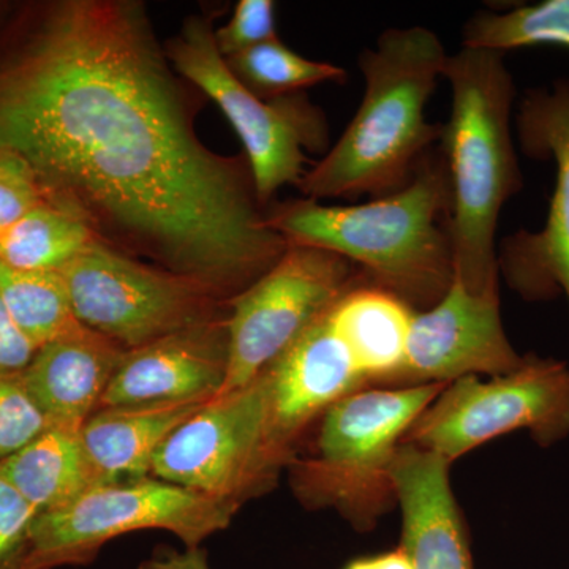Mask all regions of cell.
I'll return each mask as SVG.
<instances>
[{
	"label": "cell",
	"instance_id": "6da1fadb",
	"mask_svg": "<svg viewBox=\"0 0 569 569\" xmlns=\"http://www.w3.org/2000/svg\"><path fill=\"white\" fill-rule=\"evenodd\" d=\"M204 100L138 0L0 2V148L100 242L230 301L288 242L246 157L201 141Z\"/></svg>",
	"mask_w": 569,
	"mask_h": 569
},
{
	"label": "cell",
	"instance_id": "7a4b0ae2",
	"mask_svg": "<svg viewBox=\"0 0 569 569\" xmlns=\"http://www.w3.org/2000/svg\"><path fill=\"white\" fill-rule=\"evenodd\" d=\"M449 220L451 186L437 148L407 187L369 203L326 206L299 198L266 208V223L288 244L346 258L367 282L417 312L437 305L455 280Z\"/></svg>",
	"mask_w": 569,
	"mask_h": 569
},
{
	"label": "cell",
	"instance_id": "3957f363",
	"mask_svg": "<svg viewBox=\"0 0 569 569\" xmlns=\"http://www.w3.org/2000/svg\"><path fill=\"white\" fill-rule=\"evenodd\" d=\"M445 44L430 29H389L359 56L365 97L346 132L298 189L309 200L387 197L407 187L440 141L426 104L443 78Z\"/></svg>",
	"mask_w": 569,
	"mask_h": 569
},
{
	"label": "cell",
	"instance_id": "277c9868",
	"mask_svg": "<svg viewBox=\"0 0 569 569\" xmlns=\"http://www.w3.org/2000/svg\"><path fill=\"white\" fill-rule=\"evenodd\" d=\"M443 78L451 114L438 151L451 186L455 274L470 290H498V219L523 186L511 130L515 80L501 52L463 47L448 56Z\"/></svg>",
	"mask_w": 569,
	"mask_h": 569
},
{
	"label": "cell",
	"instance_id": "5b68a950",
	"mask_svg": "<svg viewBox=\"0 0 569 569\" xmlns=\"http://www.w3.org/2000/svg\"><path fill=\"white\" fill-rule=\"evenodd\" d=\"M445 387L359 389L335 403L321 418L316 455L295 463L301 500L373 526L396 501L391 471L403 437Z\"/></svg>",
	"mask_w": 569,
	"mask_h": 569
},
{
	"label": "cell",
	"instance_id": "8992f818",
	"mask_svg": "<svg viewBox=\"0 0 569 569\" xmlns=\"http://www.w3.org/2000/svg\"><path fill=\"white\" fill-rule=\"evenodd\" d=\"M211 18L190 14L164 43L174 70L206 99L216 102L241 138L258 200L268 208L284 186H299L307 173L306 152L329 151L325 112L305 93L263 100L234 77L217 48Z\"/></svg>",
	"mask_w": 569,
	"mask_h": 569
},
{
	"label": "cell",
	"instance_id": "52a82bcc",
	"mask_svg": "<svg viewBox=\"0 0 569 569\" xmlns=\"http://www.w3.org/2000/svg\"><path fill=\"white\" fill-rule=\"evenodd\" d=\"M241 505L156 477L107 482L69 507L37 516L26 569L82 567L112 539L142 530L173 533L186 548L227 530Z\"/></svg>",
	"mask_w": 569,
	"mask_h": 569
},
{
	"label": "cell",
	"instance_id": "ba28073f",
	"mask_svg": "<svg viewBox=\"0 0 569 569\" xmlns=\"http://www.w3.org/2000/svg\"><path fill=\"white\" fill-rule=\"evenodd\" d=\"M62 277L74 316L123 350L216 320L228 301L206 284L96 241Z\"/></svg>",
	"mask_w": 569,
	"mask_h": 569
},
{
	"label": "cell",
	"instance_id": "9c48e42d",
	"mask_svg": "<svg viewBox=\"0 0 569 569\" xmlns=\"http://www.w3.org/2000/svg\"><path fill=\"white\" fill-rule=\"evenodd\" d=\"M516 430L550 445L569 436V367L527 356L505 376L463 377L447 385L410 427L402 443L452 463Z\"/></svg>",
	"mask_w": 569,
	"mask_h": 569
},
{
	"label": "cell",
	"instance_id": "30bf717a",
	"mask_svg": "<svg viewBox=\"0 0 569 569\" xmlns=\"http://www.w3.org/2000/svg\"><path fill=\"white\" fill-rule=\"evenodd\" d=\"M361 280V272L339 254L288 244L268 272L228 301L230 365L217 397L252 383Z\"/></svg>",
	"mask_w": 569,
	"mask_h": 569
},
{
	"label": "cell",
	"instance_id": "8fae6325",
	"mask_svg": "<svg viewBox=\"0 0 569 569\" xmlns=\"http://www.w3.org/2000/svg\"><path fill=\"white\" fill-rule=\"evenodd\" d=\"M264 413L260 377L209 400L164 440L151 477L242 507L279 475L266 452Z\"/></svg>",
	"mask_w": 569,
	"mask_h": 569
},
{
	"label": "cell",
	"instance_id": "7c38bea8",
	"mask_svg": "<svg viewBox=\"0 0 569 569\" xmlns=\"http://www.w3.org/2000/svg\"><path fill=\"white\" fill-rule=\"evenodd\" d=\"M518 132L526 153L556 163V187L545 227L503 239L498 268L520 293L537 298L561 291L569 302V82L527 93Z\"/></svg>",
	"mask_w": 569,
	"mask_h": 569
},
{
	"label": "cell",
	"instance_id": "4fadbf2b",
	"mask_svg": "<svg viewBox=\"0 0 569 569\" xmlns=\"http://www.w3.org/2000/svg\"><path fill=\"white\" fill-rule=\"evenodd\" d=\"M522 362L501 323L498 290H470L455 274L437 305L413 313L396 387L505 376Z\"/></svg>",
	"mask_w": 569,
	"mask_h": 569
},
{
	"label": "cell",
	"instance_id": "5bb4252c",
	"mask_svg": "<svg viewBox=\"0 0 569 569\" xmlns=\"http://www.w3.org/2000/svg\"><path fill=\"white\" fill-rule=\"evenodd\" d=\"M258 377L264 389L266 452L277 473L291 463L299 438L313 421L366 387L328 312Z\"/></svg>",
	"mask_w": 569,
	"mask_h": 569
},
{
	"label": "cell",
	"instance_id": "9a60e30c",
	"mask_svg": "<svg viewBox=\"0 0 569 569\" xmlns=\"http://www.w3.org/2000/svg\"><path fill=\"white\" fill-rule=\"evenodd\" d=\"M227 317L127 350L97 410L216 399L230 365Z\"/></svg>",
	"mask_w": 569,
	"mask_h": 569
},
{
	"label": "cell",
	"instance_id": "2e32d148",
	"mask_svg": "<svg viewBox=\"0 0 569 569\" xmlns=\"http://www.w3.org/2000/svg\"><path fill=\"white\" fill-rule=\"evenodd\" d=\"M449 466L440 456L406 443L392 463V486L402 511L400 548L415 569H475Z\"/></svg>",
	"mask_w": 569,
	"mask_h": 569
},
{
	"label": "cell",
	"instance_id": "e0dca14e",
	"mask_svg": "<svg viewBox=\"0 0 569 569\" xmlns=\"http://www.w3.org/2000/svg\"><path fill=\"white\" fill-rule=\"evenodd\" d=\"M126 351L84 326L36 350L21 373L54 426L81 427L102 402Z\"/></svg>",
	"mask_w": 569,
	"mask_h": 569
},
{
	"label": "cell",
	"instance_id": "ac0fdd59",
	"mask_svg": "<svg viewBox=\"0 0 569 569\" xmlns=\"http://www.w3.org/2000/svg\"><path fill=\"white\" fill-rule=\"evenodd\" d=\"M209 400L100 408L81 426L86 455L100 485L151 477L153 456Z\"/></svg>",
	"mask_w": 569,
	"mask_h": 569
},
{
	"label": "cell",
	"instance_id": "d6986e66",
	"mask_svg": "<svg viewBox=\"0 0 569 569\" xmlns=\"http://www.w3.org/2000/svg\"><path fill=\"white\" fill-rule=\"evenodd\" d=\"M417 310L383 288L361 280L328 310L329 321L366 385H396L406 365Z\"/></svg>",
	"mask_w": 569,
	"mask_h": 569
},
{
	"label": "cell",
	"instance_id": "ffe728a7",
	"mask_svg": "<svg viewBox=\"0 0 569 569\" xmlns=\"http://www.w3.org/2000/svg\"><path fill=\"white\" fill-rule=\"evenodd\" d=\"M0 473L37 515L69 507L100 485L82 445L81 427H50L28 447L3 460Z\"/></svg>",
	"mask_w": 569,
	"mask_h": 569
},
{
	"label": "cell",
	"instance_id": "44dd1931",
	"mask_svg": "<svg viewBox=\"0 0 569 569\" xmlns=\"http://www.w3.org/2000/svg\"><path fill=\"white\" fill-rule=\"evenodd\" d=\"M96 241L84 220L48 200L0 234V263L21 271L59 272Z\"/></svg>",
	"mask_w": 569,
	"mask_h": 569
},
{
	"label": "cell",
	"instance_id": "7402d4cb",
	"mask_svg": "<svg viewBox=\"0 0 569 569\" xmlns=\"http://www.w3.org/2000/svg\"><path fill=\"white\" fill-rule=\"evenodd\" d=\"M0 302L36 350L84 328L59 272L21 271L0 263Z\"/></svg>",
	"mask_w": 569,
	"mask_h": 569
},
{
	"label": "cell",
	"instance_id": "603a6c76",
	"mask_svg": "<svg viewBox=\"0 0 569 569\" xmlns=\"http://www.w3.org/2000/svg\"><path fill=\"white\" fill-rule=\"evenodd\" d=\"M463 48L501 52L530 47L569 50V0H542L505 13L481 11L463 26Z\"/></svg>",
	"mask_w": 569,
	"mask_h": 569
},
{
	"label": "cell",
	"instance_id": "cb8c5ba5",
	"mask_svg": "<svg viewBox=\"0 0 569 569\" xmlns=\"http://www.w3.org/2000/svg\"><path fill=\"white\" fill-rule=\"evenodd\" d=\"M224 61L234 77L263 100L298 96L312 86L346 80V70L332 63L310 61L280 39L266 41Z\"/></svg>",
	"mask_w": 569,
	"mask_h": 569
},
{
	"label": "cell",
	"instance_id": "d4e9b609",
	"mask_svg": "<svg viewBox=\"0 0 569 569\" xmlns=\"http://www.w3.org/2000/svg\"><path fill=\"white\" fill-rule=\"evenodd\" d=\"M54 426L26 387L21 372L0 373V463Z\"/></svg>",
	"mask_w": 569,
	"mask_h": 569
},
{
	"label": "cell",
	"instance_id": "484cf974",
	"mask_svg": "<svg viewBox=\"0 0 569 569\" xmlns=\"http://www.w3.org/2000/svg\"><path fill=\"white\" fill-rule=\"evenodd\" d=\"M48 200L50 193L32 164L20 153L0 148V234Z\"/></svg>",
	"mask_w": 569,
	"mask_h": 569
},
{
	"label": "cell",
	"instance_id": "4316f807",
	"mask_svg": "<svg viewBox=\"0 0 569 569\" xmlns=\"http://www.w3.org/2000/svg\"><path fill=\"white\" fill-rule=\"evenodd\" d=\"M37 511L0 473V569H26Z\"/></svg>",
	"mask_w": 569,
	"mask_h": 569
},
{
	"label": "cell",
	"instance_id": "83f0119b",
	"mask_svg": "<svg viewBox=\"0 0 569 569\" xmlns=\"http://www.w3.org/2000/svg\"><path fill=\"white\" fill-rule=\"evenodd\" d=\"M213 36L224 59L279 39L276 3L272 0H239L233 17L222 28L216 29Z\"/></svg>",
	"mask_w": 569,
	"mask_h": 569
},
{
	"label": "cell",
	"instance_id": "f1b7e54d",
	"mask_svg": "<svg viewBox=\"0 0 569 569\" xmlns=\"http://www.w3.org/2000/svg\"><path fill=\"white\" fill-rule=\"evenodd\" d=\"M36 348L21 335L0 302V373H17L28 367Z\"/></svg>",
	"mask_w": 569,
	"mask_h": 569
},
{
	"label": "cell",
	"instance_id": "f546056e",
	"mask_svg": "<svg viewBox=\"0 0 569 569\" xmlns=\"http://www.w3.org/2000/svg\"><path fill=\"white\" fill-rule=\"evenodd\" d=\"M138 569H211L208 553L201 548L179 550L163 549L153 553L151 559L141 561Z\"/></svg>",
	"mask_w": 569,
	"mask_h": 569
},
{
	"label": "cell",
	"instance_id": "4dcf8cb0",
	"mask_svg": "<svg viewBox=\"0 0 569 569\" xmlns=\"http://www.w3.org/2000/svg\"><path fill=\"white\" fill-rule=\"evenodd\" d=\"M346 569H415L402 548L389 550L380 556L351 561Z\"/></svg>",
	"mask_w": 569,
	"mask_h": 569
}]
</instances>
